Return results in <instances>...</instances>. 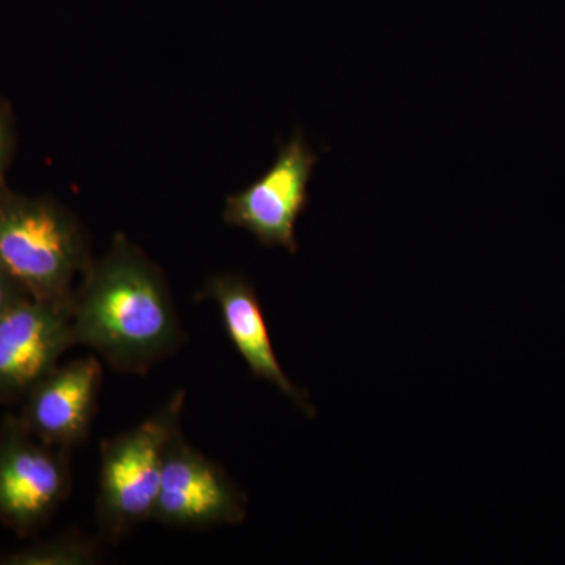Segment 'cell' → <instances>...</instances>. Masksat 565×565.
<instances>
[{
    "label": "cell",
    "instance_id": "5",
    "mask_svg": "<svg viewBox=\"0 0 565 565\" xmlns=\"http://www.w3.org/2000/svg\"><path fill=\"white\" fill-rule=\"evenodd\" d=\"M318 154L296 131L288 143L280 145L269 170L244 191L226 199L223 222L252 233L264 247L299 250L297 221L310 202L308 184Z\"/></svg>",
    "mask_w": 565,
    "mask_h": 565
},
{
    "label": "cell",
    "instance_id": "6",
    "mask_svg": "<svg viewBox=\"0 0 565 565\" xmlns=\"http://www.w3.org/2000/svg\"><path fill=\"white\" fill-rule=\"evenodd\" d=\"M245 516L247 494L225 468L193 448L178 430L163 459L152 520L172 527L204 530L241 525Z\"/></svg>",
    "mask_w": 565,
    "mask_h": 565
},
{
    "label": "cell",
    "instance_id": "8",
    "mask_svg": "<svg viewBox=\"0 0 565 565\" xmlns=\"http://www.w3.org/2000/svg\"><path fill=\"white\" fill-rule=\"evenodd\" d=\"M102 385L103 366L96 356L73 360L33 386L18 419L33 437L70 451L90 434Z\"/></svg>",
    "mask_w": 565,
    "mask_h": 565
},
{
    "label": "cell",
    "instance_id": "7",
    "mask_svg": "<svg viewBox=\"0 0 565 565\" xmlns=\"http://www.w3.org/2000/svg\"><path fill=\"white\" fill-rule=\"evenodd\" d=\"M71 308L24 296L0 313V404L24 399L76 345Z\"/></svg>",
    "mask_w": 565,
    "mask_h": 565
},
{
    "label": "cell",
    "instance_id": "4",
    "mask_svg": "<svg viewBox=\"0 0 565 565\" xmlns=\"http://www.w3.org/2000/svg\"><path fill=\"white\" fill-rule=\"evenodd\" d=\"M70 451L33 437L17 415L0 426V522L20 537L39 533L71 490Z\"/></svg>",
    "mask_w": 565,
    "mask_h": 565
},
{
    "label": "cell",
    "instance_id": "12",
    "mask_svg": "<svg viewBox=\"0 0 565 565\" xmlns=\"http://www.w3.org/2000/svg\"><path fill=\"white\" fill-rule=\"evenodd\" d=\"M25 294L18 288L17 282L11 280L6 270L0 267V313L10 307L11 303L17 302L18 299L24 297Z\"/></svg>",
    "mask_w": 565,
    "mask_h": 565
},
{
    "label": "cell",
    "instance_id": "11",
    "mask_svg": "<svg viewBox=\"0 0 565 565\" xmlns=\"http://www.w3.org/2000/svg\"><path fill=\"white\" fill-rule=\"evenodd\" d=\"M13 152V122L9 109L0 103V189L6 188V173Z\"/></svg>",
    "mask_w": 565,
    "mask_h": 565
},
{
    "label": "cell",
    "instance_id": "9",
    "mask_svg": "<svg viewBox=\"0 0 565 565\" xmlns=\"http://www.w3.org/2000/svg\"><path fill=\"white\" fill-rule=\"evenodd\" d=\"M200 299L217 305L223 327L253 377L269 382L308 418H316L318 412L310 394L294 384L278 362L266 315L253 281L243 274H215L204 282Z\"/></svg>",
    "mask_w": 565,
    "mask_h": 565
},
{
    "label": "cell",
    "instance_id": "3",
    "mask_svg": "<svg viewBox=\"0 0 565 565\" xmlns=\"http://www.w3.org/2000/svg\"><path fill=\"white\" fill-rule=\"evenodd\" d=\"M184 390L139 426L107 438L102 445L96 519L99 539L117 542L141 523L152 520L167 448L181 430Z\"/></svg>",
    "mask_w": 565,
    "mask_h": 565
},
{
    "label": "cell",
    "instance_id": "10",
    "mask_svg": "<svg viewBox=\"0 0 565 565\" xmlns=\"http://www.w3.org/2000/svg\"><path fill=\"white\" fill-rule=\"evenodd\" d=\"M102 539L70 531L0 557L6 565H92L102 559Z\"/></svg>",
    "mask_w": 565,
    "mask_h": 565
},
{
    "label": "cell",
    "instance_id": "2",
    "mask_svg": "<svg viewBox=\"0 0 565 565\" xmlns=\"http://www.w3.org/2000/svg\"><path fill=\"white\" fill-rule=\"evenodd\" d=\"M90 263L84 230L65 207L0 189V267L25 296L73 302V282Z\"/></svg>",
    "mask_w": 565,
    "mask_h": 565
},
{
    "label": "cell",
    "instance_id": "1",
    "mask_svg": "<svg viewBox=\"0 0 565 565\" xmlns=\"http://www.w3.org/2000/svg\"><path fill=\"white\" fill-rule=\"evenodd\" d=\"M71 322L74 344L87 345L126 374H147L184 341L161 269L121 234L82 274Z\"/></svg>",
    "mask_w": 565,
    "mask_h": 565
}]
</instances>
